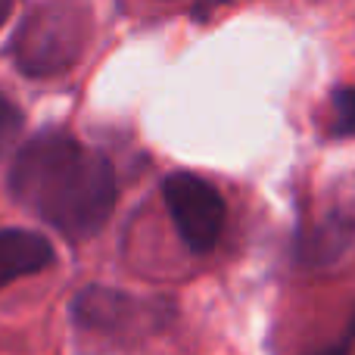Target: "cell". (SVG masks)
I'll list each match as a JSON object with an SVG mask.
<instances>
[{"label": "cell", "instance_id": "6da1fadb", "mask_svg": "<svg viewBox=\"0 0 355 355\" xmlns=\"http://www.w3.org/2000/svg\"><path fill=\"white\" fill-rule=\"evenodd\" d=\"M10 190L69 240H87L116 206V172L97 150L62 131H44L19 150Z\"/></svg>", "mask_w": 355, "mask_h": 355}, {"label": "cell", "instance_id": "7a4b0ae2", "mask_svg": "<svg viewBox=\"0 0 355 355\" xmlns=\"http://www.w3.org/2000/svg\"><path fill=\"white\" fill-rule=\"evenodd\" d=\"M87 0H44L28 12L12 37V56L25 75L47 78L72 69L91 41Z\"/></svg>", "mask_w": 355, "mask_h": 355}, {"label": "cell", "instance_id": "3957f363", "mask_svg": "<svg viewBox=\"0 0 355 355\" xmlns=\"http://www.w3.org/2000/svg\"><path fill=\"white\" fill-rule=\"evenodd\" d=\"M166 206L175 218L181 240L193 252H209L225 227V200L209 181L187 172H175L162 184Z\"/></svg>", "mask_w": 355, "mask_h": 355}, {"label": "cell", "instance_id": "277c9868", "mask_svg": "<svg viewBox=\"0 0 355 355\" xmlns=\"http://www.w3.org/2000/svg\"><path fill=\"white\" fill-rule=\"evenodd\" d=\"M72 315L81 327L100 334H119L137 318V302L119 290L87 287L75 296Z\"/></svg>", "mask_w": 355, "mask_h": 355}, {"label": "cell", "instance_id": "5b68a950", "mask_svg": "<svg viewBox=\"0 0 355 355\" xmlns=\"http://www.w3.org/2000/svg\"><path fill=\"white\" fill-rule=\"evenodd\" d=\"M53 262V246L31 231H0V287L37 275Z\"/></svg>", "mask_w": 355, "mask_h": 355}, {"label": "cell", "instance_id": "8992f818", "mask_svg": "<svg viewBox=\"0 0 355 355\" xmlns=\"http://www.w3.org/2000/svg\"><path fill=\"white\" fill-rule=\"evenodd\" d=\"M355 225L343 215H334L324 225H318L315 231H309L300 240V262L306 265H327L352 243Z\"/></svg>", "mask_w": 355, "mask_h": 355}, {"label": "cell", "instance_id": "52a82bcc", "mask_svg": "<svg viewBox=\"0 0 355 355\" xmlns=\"http://www.w3.org/2000/svg\"><path fill=\"white\" fill-rule=\"evenodd\" d=\"M331 135H355V87H337L331 97Z\"/></svg>", "mask_w": 355, "mask_h": 355}, {"label": "cell", "instance_id": "ba28073f", "mask_svg": "<svg viewBox=\"0 0 355 355\" xmlns=\"http://www.w3.org/2000/svg\"><path fill=\"white\" fill-rule=\"evenodd\" d=\"M19 135H22V112H19L16 103H10V100L0 94V153H3Z\"/></svg>", "mask_w": 355, "mask_h": 355}, {"label": "cell", "instance_id": "9c48e42d", "mask_svg": "<svg viewBox=\"0 0 355 355\" xmlns=\"http://www.w3.org/2000/svg\"><path fill=\"white\" fill-rule=\"evenodd\" d=\"M312 355H349V349L340 343V346H327V349H318V352H312Z\"/></svg>", "mask_w": 355, "mask_h": 355}, {"label": "cell", "instance_id": "30bf717a", "mask_svg": "<svg viewBox=\"0 0 355 355\" xmlns=\"http://www.w3.org/2000/svg\"><path fill=\"white\" fill-rule=\"evenodd\" d=\"M12 12V0H0V28H3V22L10 19Z\"/></svg>", "mask_w": 355, "mask_h": 355}, {"label": "cell", "instance_id": "8fae6325", "mask_svg": "<svg viewBox=\"0 0 355 355\" xmlns=\"http://www.w3.org/2000/svg\"><path fill=\"white\" fill-rule=\"evenodd\" d=\"M352 337H355V318H352Z\"/></svg>", "mask_w": 355, "mask_h": 355}]
</instances>
